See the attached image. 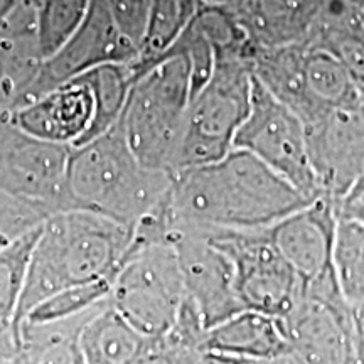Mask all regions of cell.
<instances>
[{"mask_svg":"<svg viewBox=\"0 0 364 364\" xmlns=\"http://www.w3.org/2000/svg\"><path fill=\"white\" fill-rule=\"evenodd\" d=\"M201 6V0H154L140 56L132 63L135 80L167 56L193 24Z\"/></svg>","mask_w":364,"mask_h":364,"instance_id":"cell-19","label":"cell"},{"mask_svg":"<svg viewBox=\"0 0 364 364\" xmlns=\"http://www.w3.org/2000/svg\"><path fill=\"white\" fill-rule=\"evenodd\" d=\"M132 243V228L97 213L61 211L43 223L14 329L33 309L73 285L113 280Z\"/></svg>","mask_w":364,"mask_h":364,"instance_id":"cell-2","label":"cell"},{"mask_svg":"<svg viewBox=\"0 0 364 364\" xmlns=\"http://www.w3.org/2000/svg\"><path fill=\"white\" fill-rule=\"evenodd\" d=\"M80 78L88 85L95 102L93 124L88 135L81 142L85 144L103 135L122 120L135 76L130 63V65H105L95 68Z\"/></svg>","mask_w":364,"mask_h":364,"instance_id":"cell-20","label":"cell"},{"mask_svg":"<svg viewBox=\"0 0 364 364\" xmlns=\"http://www.w3.org/2000/svg\"><path fill=\"white\" fill-rule=\"evenodd\" d=\"M363 198H364V171H363V174L359 176V179L356 181V184L353 186V189L349 191L348 196H346L343 201H341V204L358 201V199H363ZM341 204H339V206H341Z\"/></svg>","mask_w":364,"mask_h":364,"instance_id":"cell-29","label":"cell"},{"mask_svg":"<svg viewBox=\"0 0 364 364\" xmlns=\"http://www.w3.org/2000/svg\"><path fill=\"white\" fill-rule=\"evenodd\" d=\"M354 327H356V344L359 364H364V302L353 306Z\"/></svg>","mask_w":364,"mask_h":364,"instance_id":"cell-27","label":"cell"},{"mask_svg":"<svg viewBox=\"0 0 364 364\" xmlns=\"http://www.w3.org/2000/svg\"><path fill=\"white\" fill-rule=\"evenodd\" d=\"M253 95L248 59L216 56L211 78L191 100L176 174L221 161L235 149V139L247 120Z\"/></svg>","mask_w":364,"mask_h":364,"instance_id":"cell-6","label":"cell"},{"mask_svg":"<svg viewBox=\"0 0 364 364\" xmlns=\"http://www.w3.org/2000/svg\"><path fill=\"white\" fill-rule=\"evenodd\" d=\"M136 364H171L169 359L166 358V354L162 353L161 349V341H159V348L156 351H152L149 356H145L142 361H139Z\"/></svg>","mask_w":364,"mask_h":364,"instance_id":"cell-30","label":"cell"},{"mask_svg":"<svg viewBox=\"0 0 364 364\" xmlns=\"http://www.w3.org/2000/svg\"><path fill=\"white\" fill-rule=\"evenodd\" d=\"M361 19H363V24H364V9H361Z\"/></svg>","mask_w":364,"mask_h":364,"instance_id":"cell-36","label":"cell"},{"mask_svg":"<svg viewBox=\"0 0 364 364\" xmlns=\"http://www.w3.org/2000/svg\"><path fill=\"white\" fill-rule=\"evenodd\" d=\"M235 149L248 150L307 198L321 196L302 118L273 97L255 76L252 107L236 135Z\"/></svg>","mask_w":364,"mask_h":364,"instance_id":"cell-9","label":"cell"},{"mask_svg":"<svg viewBox=\"0 0 364 364\" xmlns=\"http://www.w3.org/2000/svg\"><path fill=\"white\" fill-rule=\"evenodd\" d=\"M193 100V71L184 54L169 53L132 85L122 124L142 166L174 176Z\"/></svg>","mask_w":364,"mask_h":364,"instance_id":"cell-4","label":"cell"},{"mask_svg":"<svg viewBox=\"0 0 364 364\" xmlns=\"http://www.w3.org/2000/svg\"><path fill=\"white\" fill-rule=\"evenodd\" d=\"M204 233L233 263L236 290L245 311L279 318L292 311L302 297L304 284L273 245L268 228L209 230Z\"/></svg>","mask_w":364,"mask_h":364,"instance_id":"cell-8","label":"cell"},{"mask_svg":"<svg viewBox=\"0 0 364 364\" xmlns=\"http://www.w3.org/2000/svg\"><path fill=\"white\" fill-rule=\"evenodd\" d=\"M140 56L139 46L118 27L103 0H93L80 29L59 51L44 59L36 83L24 105L43 97L58 86L80 78L105 65H130ZM22 105V107H24Z\"/></svg>","mask_w":364,"mask_h":364,"instance_id":"cell-10","label":"cell"},{"mask_svg":"<svg viewBox=\"0 0 364 364\" xmlns=\"http://www.w3.org/2000/svg\"><path fill=\"white\" fill-rule=\"evenodd\" d=\"M93 0H43L38 7V36L44 59L51 58L88 16Z\"/></svg>","mask_w":364,"mask_h":364,"instance_id":"cell-24","label":"cell"},{"mask_svg":"<svg viewBox=\"0 0 364 364\" xmlns=\"http://www.w3.org/2000/svg\"><path fill=\"white\" fill-rule=\"evenodd\" d=\"M353 4H356L359 9H364V0H351Z\"/></svg>","mask_w":364,"mask_h":364,"instance_id":"cell-34","label":"cell"},{"mask_svg":"<svg viewBox=\"0 0 364 364\" xmlns=\"http://www.w3.org/2000/svg\"><path fill=\"white\" fill-rule=\"evenodd\" d=\"M203 4H206V6H220V7H233V6H238L240 2H243V0H201Z\"/></svg>","mask_w":364,"mask_h":364,"instance_id":"cell-32","label":"cell"},{"mask_svg":"<svg viewBox=\"0 0 364 364\" xmlns=\"http://www.w3.org/2000/svg\"><path fill=\"white\" fill-rule=\"evenodd\" d=\"M27 2H31V4H34L36 7H39V4L43 2V0H27Z\"/></svg>","mask_w":364,"mask_h":364,"instance_id":"cell-35","label":"cell"},{"mask_svg":"<svg viewBox=\"0 0 364 364\" xmlns=\"http://www.w3.org/2000/svg\"><path fill=\"white\" fill-rule=\"evenodd\" d=\"M159 341L142 334L108 302L80 336L85 364H136L156 351Z\"/></svg>","mask_w":364,"mask_h":364,"instance_id":"cell-17","label":"cell"},{"mask_svg":"<svg viewBox=\"0 0 364 364\" xmlns=\"http://www.w3.org/2000/svg\"><path fill=\"white\" fill-rule=\"evenodd\" d=\"M322 0H243L230 7L255 49L304 41L317 19Z\"/></svg>","mask_w":364,"mask_h":364,"instance_id":"cell-15","label":"cell"},{"mask_svg":"<svg viewBox=\"0 0 364 364\" xmlns=\"http://www.w3.org/2000/svg\"><path fill=\"white\" fill-rule=\"evenodd\" d=\"M252 71L304 124L364 102L346 68L331 53L307 39L282 48L260 49L252 59Z\"/></svg>","mask_w":364,"mask_h":364,"instance_id":"cell-5","label":"cell"},{"mask_svg":"<svg viewBox=\"0 0 364 364\" xmlns=\"http://www.w3.org/2000/svg\"><path fill=\"white\" fill-rule=\"evenodd\" d=\"M48 218V211L38 204L0 191V248L41 226Z\"/></svg>","mask_w":364,"mask_h":364,"instance_id":"cell-25","label":"cell"},{"mask_svg":"<svg viewBox=\"0 0 364 364\" xmlns=\"http://www.w3.org/2000/svg\"><path fill=\"white\" fill-rule=\"evenodd\" d=\"M208 353L243 359H275L289 354L279 317L257 311H241L208 329Z\"/></svg>","mask_w":364,"mask_h":364,"instance_id":"cell-16","label":"cell"},{"mask_svg":"<svg viewBox=\"0 0 364 364\" xmlns=\"http://www.w3.org/2000/svg\"><path fill=\"white\" fill-rule=\"evenodd\" d=\"M304 125L321 194L341 204L364 171V102Z\"/></svg>","mask_w":364,"mask_h":364,"instance_id":"cell-11","label":"cell"},{"mask_svg":"<svg viewBox=\"0 0 364 364\" xmlns=\"http://www.w3.org/2000/svg\"><path fill=\"white\" fill-rule=\"evenodd\" d=\"M41 228L43 225L0 248V329H12L16 322Z\"/></svg>","mask_w":364,"mask_h":364,"instance_id":"cell-21","label":"cell"},{"mask_svg":"<svg viewBox=\"0 0 364 364\" xmlns=\"http://www.w3.org/2000/svg\"><path fill=\"white\" fill-rule=\"evenodd\" d=\"M326 49L346 68L364 98V24L361 9L351 0H322L306 38Z\"/></svg>","mask_w":364,"mask_h":364,"instance_id":"cell-18","label":"cell"},{"mask_svg":"<svg viewBox=\"0 0 364 364\" xmlns=\"http://www.w3.org/2000/svg\"><path fill=\"white\" fill-rule=\"evenodd\" d=\"M339 204L321 194L299 211L275 225L268 235L282 257L294 268L304 287L334 270Z\"/></svg>","mask_w":364,"mask_h":364,"instance_id":"cell-13","label":"cell"},{"mask_svg":"<svg viewBox=\"0 0 364 364\" xmlns=\"http://www.w3.org/2000/svg\"><path fill=\"white\" fill-rule=\"evenodd\" d=\"M103 4L127 38L140 49L154 0H103Z\"/></svg>","mask_w":364,"mask_h":364,"instance_id":"cell-26","label":"cell"},{"mask_svg":"<svg viewBox=\"0 0 364 364\" xmlns=\"http://www.w3.org/2000/svg\"><path fill=\"white\" fill-rule=\"evenodd\" d=\"M172 245L179 255L186 295L199 309L208 329L245 311L233 263L204 231H181Z\"/></svg>","mask_w":364,"mask_h":364,"instance_id":"cell-12","label":"cell"},{"mask_svg":"<svg viewBox=\"0 0 364 364\" xmlns=\"http://www.w3.org/2000/svg\"><path fill=\"white\" fill-rule=\"evenodd\" d=\"M14 364H29V361H27V359L22 356L19 351H17V356H16V361H14Z\"/></svg>","mask_w":364,"mask_h":364,"instance_id":"cell-33","label":"cell"},{"mask_svg":"<svg viewBox=\"0 0 364 364\" xmlns=\"http://www.w3.org/2000/svg\"><path fill=\"white\" fill-rule=\"evenodd\" d=\"M113 280H98L91 284L73 285L68 289L59 290L51 297L39 302L33 311L22 318V322L29 324H44V322L65 321L80 316L90 309L98 307L100 304L110 300ZM17 324V326H19ZM16 326V327H17Z\"/></svg>","mask_w":364,"mask_h":364,"instance_id":"cell-22","label":"cell"},{"mask_svg":"<svg viewBox=\"0 0 364 364\" xmlns=\"http://www.w3.org/2000/svg\"><path fill=\"white\" fill-rule=\"evenodd\" d=\"M341 218H349V220L359 221L364 225V198L353 203H344L339 206Z\"/></svg>","mask_w":364,"mask_h":364,"instance_id":"cell-28","label":"cell"},{"mask_svg":"<svg viewBox=\"0 0 364 364\" xmlns=\"http://www.w3.org/2000/svg\"><path fill=\"white\" fill-rule=\"evenodd\" d=\"M184 299L174 245H130L113 277L112 306L147 338L162 339L174 326Z\"/></svg>","mask_w":364,"mask_h":364,"instance_id":"cell-7","label":"cell"},{"mask_svg":"<svg viewBox=\"0 0 364 364\" xmlns=\"http://www.w3.org/2000/svg\"><path fill=\"white\" fill-rule=\"evenodd\" d=\"M19 0H0V27H2L4 21L7 19V16L11 14V11L16 7V4Z\"/></svg>","mask_w":364,"mask_h":364,"instance_id":"cell-31","label":"cell"},{"mask_svg":"<svg viewBox=\"0 0 364 364\" xmlns=\"http://www.w3.org/2000/svg\"><path fill=\"white\" fill-rule=\"evenodd\" d=\"M172 176L140 164L122 120L103 135L71 147L66 169L68 204L134 226L166 198Z\"/></svg>","mask_w":364,"mask_h":364,"instance_id":"cell-3","label":"cell"},{"mask_svg":"<svg viewBox=\"0 0 364 364\" xmlns=\"http://www.w3.org/2000/svg\"><path fill=\"white\" fill-rule=\"evenodd\" d=\"M314 199L295 189L248 150L172 176L169 203L184 230H260Z\"/></svg>","mask_w":364,"mask_h":364,"instance_id":"cell-1","label":"cell"},{"mask_svg":"<svg viewBox=\"0 0 364 364\" xmlns=\"http://www.w3.org/2000/svg\"><path fill=\"white\" fill-rule=\"evenodd\" d=\"M95 102L88 85L76 78L17 108L11 122L27 135L76 147L88 135Z\"/></svg>","mask_w":364,"mask_h":364,"instance_id":"cell-14","label":"cell"},{"mask_svg":"<svg viewBox=\"0 0 364 364\" xmlns=\"http://www.w3.org/2000/svg\"><path fill=\"white\" fill-rule=\"evenodd\" d=\"M334 267L349 304L364 302V225L341 218L336 240Z\"/></svg>","mask_w":364,"mask_h":364,"instance_id":"cell-23","label":"cell"}]
</instances>
